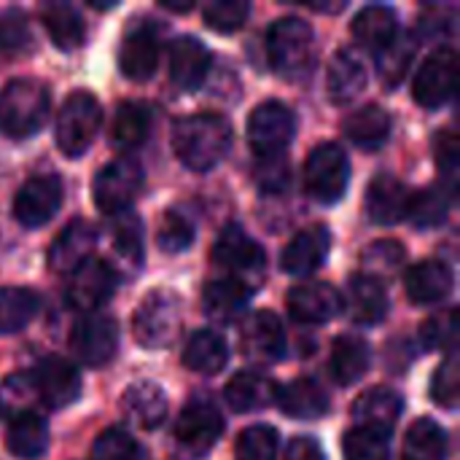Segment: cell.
<instances>
[{
  "instance_id": "cell-1",
  "label": "cell",
  "mask_w": 460,
  "mask_h": 460,
  "mask_svg": "<svg viewBox=\"0 0 460 460\" xmlns=\"http://www.w3.org/2000/svg\"><path fill=\"white\" fill-rule=\"evenodd\" d=\"M175 156L197 172H208L224 162L232 148L229 121L218 113H194L183 116L172 124L170 132Z\"/></svg>"
},
{
  "instance_id": "cell-2",
  "label": "cell",
  "mask_w": 460,
  "mask_h": 460,
  "mask_svg": "<svg viewBox=\"0 0 460 460\" xmlns=\"http://www.w3.org/2000/svg\"><path fill=\"white\" fill-rule=\"evenodd\" d=\"M51 111V94L38 78H13L0 89V132L24 140L43 129Z\"/></svg>"
},
{
  "instance_id": "cell-3",
  "label": "cell",
  "mask_w": 460,
  "mask_h": 460,
  "mask_svg": "<svg viewBox=\"0 0 460 460\" xmlns=\"http://www.w3.org/2000/svg\"><path fill=\"white\" fill-rule=\"evenodd\" d=\"M267 54L283 78L299 81L313 70L315 57V35L313 27L299 16H283L272 22L267 30Z\"/></svg>"
},
{
  "instance_id": "cell-4",
  "label": "cell",
  "mask_w": 460,
  "mask_h": 460,
  "mask_svg": "<svg viewBox=\"0 0 460 460\" xmlns=\"http://www.w3.org/2000/svg\"><path fill=\"white\" fill-rule=\"evenodd\" d=\"M135 340L146 350H164L181 332V299L172 291H151L132 315Z\"/></svg>"
},
{
  "instance_id": "cell-5",
  "label": "cell",
  "mask_w": 460,
  "mask_h": 460,
  "mask_svg": "<svg viewBox=\"0 0 460 460\" xmlns=\"http://www.w3.org/2000/svg\"><path fill=\"white\" fill-rule=\"evenodd\" d=\"M102 124V108L94 94L73 92L57 116V146L65 156H84Z\"/></svg>"
},
{
  "instance_id": "cell-6",
  "label": "cell",
  "mask_w": 460,
  "mask_h": 460,
  "mask_svg": "<svg viewBox=\"0 0 460 460\" xmlns=\"http://www.w3.org/2000/svg\"><path fill=\"white\" fill-rule=\"evenodd\" d=\"M350 183L348 154L334 143H321L310 151L305 162V186L307 194L321 205H334L342 199Z\"/></svg>"
},
{
  "instance_id": "cell-7",
  "label": "cell",
  "mask_w": 460,
  "mask_h": 460,
  "mask_svg": "<svg viewBox=\"0 0 460 460\" xmlns=\"http://www.w3.org/2000/svg\"><path fill=\"white\" fill-rule=\"evenodd\" d=\"M294 132H296V116L280 100L261 102L259 108H253L248 119V140L259 159L283 156V151L294 140Z\"/></svg>"
},
{
  "instance_id": "cell-8",
  "label": "cell",
  "mask_w": 460,
  "mask_h": 460,
  "mask_svg": "<svg viewBox=\"0 0 460 460\" xmlns=\"http://www.w3.org/2000/svg\"><path fill=\"white\" fill-rule=\"evenodd\" d=\"M213 264L226 272V278L248 286V280L264 272V251L240 226H226L213 245Z\"/></svg>"
},
{
  "instance_id": "cell-9",
  "label": "cell",
  "mask_w": 460,
  "mask_h": 460,
  "mask_svg": "<svg viewBox=\"0 0 460 460\" xmlns=\"http://www.w3.org/2000/svg\"><path fill=\"white\" fill-rule=\"evenodd\" d=\"M140 189H143V167L135 159H116L105 164L92 183L94 202L108 216L129 210Z\"/></svg>"
},
{
  "instance_id": "cell-10",
  "label": "cell",
  "mask_w": 460,
  "mask_h": 460,
  "mask_svg": "<svg viewBox=\"0 0 460 460\" xmlns=\"http://www.w3.org/2000/svg\"><path fill=\"white\" fill-rule=\"evenodd\" d=\"M456 84H458V54H456V49L445 46V49H437L434 54H429L426 62L420 65V70L415 75L412 97L423 108L434 111L453 100Z\"/></svg>"
},
{
  "instance_id": "cell-11",
  "label": "cell",
  "mask_w": 460,
  "mask_h": 460,
  "mask_svg": "<svg viewBox=\"0 0 460 460\" xmlns=\"http://www.w3.org/2000/svg\"><path fill=\"white\" fill-rule=\"evenodd\" d=\"M116 348H119V326L111 315L102 313L84 315L70 332V350L84 367L92 369L105 367L116 356Z\"/></svg>"
},
{
  "instance_id": "cell-12",
  "label": "cell",
  "mask_w": 460,
  "mask_h": 460,
  "mask_svg": "<svg viewBox=\"0 0 460 460\" xmlns=\"http://www.w3.org/2000/svg\"><path fill=\"white\" fill-rule=\"evenodd\" d=\"M224 434V418L210 402H191L175 423V445L189 458L208 456Z\"/></svg>"
},
{
  "instance_id": "cell-13",
  "label": "cell",
  "mask_w": 460,
  "mask_h": 460,
  "mask_svg": "<svg viewBox=\"0 0 460 460\" xmlns=\"http://www.w3.org/2000/svg\"><path fill=\"white\" fill-rule=\"evenodd\" d=\"M116 288V272L102 259H89L78 270L70 272L65 299L73 310L92 315L97 307H102Z\"/></svg>"
},
{
  "instance_id": "cell-14",
  "label": "cell",
  "mask_w": 460,
  "mask_h": 460,
  "mask_svg": "<svg viewBox=\"0 0 460 460\" xmlns=\"http://www.w3.org/2000/svg\"><path fill=\"white\" fill-rule=\"evenodd\" d=\"M59 205H62V181L57 175H35L16 191L13 218L27 229H38L57 216Z\"/></svg>"
},
{
  "instance_id": "cell-15",
  "label": "cell",
  "mask_w": 460,
  "mask_h": 460,
  "mask_svg": "<svg viewBox=\"0 0 460 460\" xmlns=\"http://www.w3.org/2000/svg\"><path fill=\"white\" fill-rule=\"evenodd\" d=\"M32 388L49 410H65L81 394V375L67 358L49 356L38 364L32 375Z\"/></svg>"
},
{
  "instance_id": "cell-16",
  "label": "cell",
  "mask_w": 460,
  "mask_h": 460,
  "mask_svg": "<svg viewBox=\"0 0 460 460\" xmlns=\"http://www.w3.org/2000/svg\"><path fill=\"white\" fill-rule=\"evenodd\" d=\"M288 313L296 323L323 326L342 313V296L329 283H299L288 291Z\"/></svg>"
},
{
  "instance_id": "cell-17",
  "label": "cell",
  "mask_w": 460,
  "mask_h": 460,
  "mask_svg": "<svg viewBox=\"0 0 460 460\" xmlns=\"http://www.w3.org/2000/svg\"><path fill=\"white\" fill-rule=\"evenodd\" d=\"M240 342H243V353L259 364H272L283 358L286 332H283L280 318L270 310H259L248 315L240 329Z\"/></svg>"
},
{
  "instance_id": "cell-18",
  "label": "cell",
  "mask_w": 460,
  "mask_h": 460,
  "mask_svg": "<svg viewBox=\"0 0 460 460\" xmlns=\"http://www.w3.org/2000/svg\"><path fill=\"white\" fill-rule=\"evenodd\" d=\"M402 410H404V399L396 391H391V388H372V391H364L353 402L350 415H353L356 429L391 437V429L399 423Z\"/></svg>"
},
{
  "instance_id": "cell-19",
  "label": "cell",
  "mask_w": 460,
  "mask_h": 460,
  "mask_svg": "<svg viewBox=\"0 0 460 460\" xmlns=\"http://www.w3.org/2000/svg\"><path fill=\"white\" fill-rule=\"evenodd\" d=\"M94 245H97V229L89 221L78 218V221L67 224L59 232V237L51 243V248H49V267L54 272H67L70 275L73 270H78L84 261L92 259Z\"/></svg>"
},
{
  "instance_id": "cell-20",
  "label": "cell",
  "mask_w": 460,
  "mask_h": 460,
  "mask_svg": "<svg viewBox=\"0 0 460 460\" xmlns=\"http://www.w3.org/2000/svg\"><path fill=\"white\" fill-rule=\"evenodd\" d=\"M332 248V234L326 226H310L302 229L286 248L280 256V267L283 272L294 275V278H305L313 275L329 256Z\"/></svg>"
},
{
  "instance_id": "cell-21",
  "label": "cell",
  "mask_w": 460,
  "mask_h": 460,
  "mask_svg": "<svg viewBox=\"0 0 460 460\" xmlns=\"http://www.w3.org/2000/svg\"><path fill=\"white\" fill-rule=\"evenodd\" d=\"M159 51L162 49L154 27L137 24L124 35V43L119 49V67L129 81H146L156 73Z\"/></svg>"
},
{
  "instance_id": "cell-22",
  "label": "cell",
  "mask_w": 460,
  "mask_h": 460,
  "mask_svg": "<svg viewBox=\"0 0 460 460\" xmlns=\"http://www.w3.org/2000/svg\"><path fill=\"white\" fill-rule=\"evenodd\" d=\"M210 73V51L194 35H181L170 46V78L178 89H197Z\"/></svg>"
},
{
  "instance_id": "cell-23",
  "label": "cell",
  "mask_w": 460,
  "mask_h": 460,
  "mask_svg": "<svg viewBox=\"0 0 460 460\" xmlns=\"http://www.w3.org/2000/svg\"><path fill=\"white\" fill-rule=\"evenodd\" d=\"M121 415L140 431H154L167 418V396L162 385L143 380L124 391L121 396Z\"/></svg>"
},
{
  "instance_id": "cell-24",
  "label": "cell",
  "mask_w": 460,
  "mask_h": 460,
  "mask_svg": "<svg viewBox=\"0 0 460 460\" xmlns=\"http://www.w3.org/2000/svg\"><path fill=\"white\" fill-rule=\"evenodd\" d=\"M410 189L396 178V175H377L369 189H367V216L375 224L394 226L407 218V205H410Z\"/></svg>"
},
{
  "instance_id": "cell-25",
  "label": "cell",
  "mask_w": 460,
  "mask_h": 460,
  "mask_svg": "<svg viewBox=\"0 0 460 460\" xmlns=\"http://www.w3.org/2000/svg\"><path fill=\"white\" fill-rule=\"evenodd\" d=\"M202 305L205 313L213 323L218 326H234L245 318L248 305H251V288L232 280V278H221L205 286L202 294Z\"/></svg>"
},
{
  "instance_id": "cell-26",
  "label": "cell",
  "mask_w": 460,
  "mask_h": 460,
  "mask_svg": "<svg viewBox=\"0 0 460 460\" xmlns=\"http://www.w3.org/2000/svg\"><path fill=\"white\" fill-rule=\"evenodd\" d=\"M342 307L348 310L353 323L377 326L388 315V294H385L383 283H377L367 275H356L348 283V294L342 299Z\"/></svg>"
},
{
  "instance_id": "cell-27",
  "label": "cell",
  "mask_w": 460,
  "mask_h": 460,
  "mask_svg": "<svg viewBox=\"0 0 460 460\" xmlns=\"http://www.w3.org/2000/svg\"><path fill=\"white\" fill-rule=\"evenodd\" d=\"M404 286H407V296L415 305H437L445 302L453 291V270L439 259H429L407 272Z\"/></svg>"
},
{
  "instance_id": "cell-28",
  "label": "cell",
  "mask_w": 460,
  "mask_h": 460,
  "mask_svg": "<svg viewBox=\"0 0 460 460\" xmlns=\"http://www.w3.org/2000/svg\"><path fill=\"white\" fill-rule=\"evenodd\" d=\"M224 399L229 410L245 415V412H259L267 410L272 402H278V385L256 372H240L226 383Z\"/></svg>"
},
{
  "instance_id": "cell-29",
  "label": "cell",
  "mask_w": 460,
  "mask_h": 460,
  "mask_svg": "<svg viewBox=\"0 0 460 460\" xmlns=\"http://www.w3.org/2000/svg\"><path fill=\"white\" fill-rule=\"evenodd\" d=\"M278 404L283 415L294 420H318L329 412V394L326 388H321V383L299 377L288 383L283 391H278Z\"/></svg>"
},
{
  "instance_id": "cell-30",
  "label": "cell",
  "mask_w": 460,
  "mask_h": 460,
  "mask_svg": "<svg viewBox=\"0 0 460 460\" xmlns=\"http://www.w3.org/2000/svg\"><path fill=\"white\" fill-rule=\"evenodd\" d=\"M326 86H329V100L334 105L353 102L367 89V67H364V62L348 49L337 51L332 57V65H329Z\"/></svg>"
},
{
  "instance_id": "cell-31",
  "label": "cell",
  "mask_w": 460,
  "mask_h": 460,
  "mask_svg": "<svg viewBox=\"0 0 460 460\" xmlns=\"http://www.w3.org/2000/svg\"><path fill=\"white\" fill-rule=\"evenodd\" d=\"M350 30L364 49L380 54L399 35V16L388 5H367L356 13Z\"/></svg>"
},
{
  "instance_id": "cell-32",
  "label": "cell",
  "mask_w": 460,
  "mask_h": 460,
  "mask_svg": "<svg viewBox=\"0 0 460 460\" xmlns=\"http://www.w3.org/2000/svg\"><path fill=\"white\" fill-rule=\"evenodd\" d=\"M5 447L13 458L38 460L49 447V429L46 420L35 412H19L8 423L5 431Z\"/></svg>"
},
{
  "instance_id": "cell-33",
  "label": "cell",
  "mask_w": 460,
  "mask_h": 460,
  "mask_svg": "<svg viewBox=\"0 0 460 460\" xmlns=\"http://www.w3.org/2000/svg\"><path fill=\"white\" fill-rule=\"evenodd\" d=\"M40 22L49 32V38L54 40V46L62 51L78 49L86 38L84 16L70 3H46L40 8Z\"/></svg>"
},
{
  "instance_id": "cell-34",
  "label": "cell",
  "mask_w": 460,
  "mask_h": 460,
  "mask_svg": "<svg viewBox=\"0 0 460 460\" xmlns=\"http://www.w3.org/2000/svg\"><path fill=\"white\" fill-rule=\"evenodd\" d=\"M372 364V353L369 345L358 337H337L332 345V356H329V369L334 383L340 385H353L358 383Z\"/></svg>"
},
{
  "instance_id": "cell-35",
  "label": "cell",
  "mask_w": 460,
  "mask_h": 460,
  "mask_svg": "<svg viewBox=\"0 0 460 460\" xmlns=\"http://www.w3.org/2000/svg\"><path fill=\"white\" fill-rule=\"evenodd\" d=\"M151 124H154L151 108L146 102L127 100L116 108V116L111 124V143L116 148H124V151L137 148L151 135Z\"/></svg>"
},
{
  "instance_id": "cell-36",
  "label": "cell",
  "mask_w": 460,
  "mask_h": 460,
  "mask_svg": "<svg viewBox=\"0 0 460 460\" xmlns=\"http://www.w3.org/2000/svg\"><path fill=\"white\" fill-rule=\"evenodd\" d=\"M345 135L353 146L375 151L391 135V116L380 105H361L345 119Z\"/></svg>"
},
{
  "instance_id": "cell-37",
  "label": "cell",
  "mask_w": 460,
  "mask_h": 460,
  "mask_svg": "<svg viewBox=\"0 0 460 460\" xmlns=\"http://www.w3.org/2000/svg\"><path fill=\"white\" fill-rule=\"evenodd\" d=\"M229 361V345L216 332H194L183 348V364L197 375H218Z\"/></svg>"
},
{
  "instance_id": "cell-38",
  "label": "cell",
  "mask_w": 460,
  "mask_h": 460,
  "mask_svg": "<svg viewBox=\"0 0 460 460\" xmlns=\"http://www.w3.org/2000/svg\"><path fill=\"white\" fill-rule=\"evenodd\" d=\"M450 445L439 423L420 418L410 426L402 447V460H447Z\"/></svg>"
},
{
  "instance_id": "cell-39",
  "label": "cell",
  "mask_w": 460,
  "mask_h": 460,
  "mask_svg": "<svg viewBox=\"0 0 460 460\" xmlns=\"http://www.w3.org/2000/svg\"><path fill=\"white\" fill-rule=\"evenodd\" d=\"M447 213H450V194L442 186H429L418 194H410L407 218L412 221V226L434 229V226L445 224Z\"/></svg>"
},
{
  "instance_id": "cell-40",
  "label": "cell",
  "mask_w": 460,
  "mask_h": 460,
  "mask_svg": "<svg viewBox=\"0 0 460 460\" xmlns=\"http://www.w3.org/2000/svg\"><path fill=\"white\" fill-rule=\"evenodd\" d=\"M108 232H111V245L124 261L129 264L143 261V221L132 210L113 213Z\"/></svg>"
},
{
  "instance_id": "cell-41",
  "label": "cell",
  "mask_w": 460,
  "mask_h": 460,
  "mask_svg": "<svg viewBox=\"0 0 460 460\" xmlns=\"http://www.w3.org/2000/svg\"><path fill=\"white\" fill-rule=\"evenodd\" d=\"M38 313V296L30 288H0V334L22 332Z\"/></svg>"
},
{
  "instance_id": "cell-42",
  "label": "cell",
  "mask_w": 460,
  "mask_h": 460,
  "mask_svg": "<svg viewBox=\"0 0 460 460\" xmlns=\"http://www.w3.org/2000/svg\"><path fill=\"white\" fill-rule=\"evenodd\" d=\"M407 253L399 243L394 240H383V243H372L369 248H364L361 253V267H364V275L372 278V280H383V278H391L402 270Z\"/></svg>"
},
{
  "instance_id": "cell-43",
  "label": "cell",
  "mask_w": 460,
  "mask_h": 460,
  "mask_svg": "<svg viewBox=\"0 0 460 460\" xmlns=\"http://www.w3.org/2000/svg\"><path fill=\"white\" fill-rule=\"evenodd\" d=\"M342 453H345V460H388L391 458V437L364 431V429H350L342 439Z\"/></svg>"
},
{
  "instance_id": "cell-44",
  "label": "cell",
  "mask_w": 460,
  "mask_h": 460,
  "mask_svg": "<svg viewBox=\"0 0 460 460\" xmlns=\"http://www.w3.org/2000/svg\"><path fill=\"white\" fill-rule=\"evenodd\" d=\"M275 458H278V431L272 426H251L240 434L234 445V460Z\"/></svg>"
},
{
  "instance_id": "cell-45",
  "label": "cell",
  "mask_w": 460,
  "mask_h": 460,
  "mask_svg": "<svg viewBox=\"0 0 460 460\" xmlns=\"http://www.w3.org/2000/svg\"><path fill=\"white\" fill-rule=\"evenodd\" d=\"M415 59V43L412 38H404V35H396L380 54H377V62H380V75L388 86L399 84L407 73V67L412 65Z\"/></svg>"
},
{
  "instance_id": "cell-46",
  "label": "cell",
  "mask_w": 460,
  "mask_h": 460,
  "mask_svg": "<svg viewBox=\"0 0 460 460\" xmlns=\"http://www.w3.org/2000/svg\"><path fill=\"white\" fill-rule=\"evenodd\" d=\"M156 243L167 253H181L194 243V224L186 213L181 210H167L159 221Z\"/></svg>"
},
{
  "instance_id": "cell-47",
  "label": "cell",
  "mask_w": 460,
  "mask_h": 460,
  "mask_svg": "<svg viewBox=\"0 0 460 460\" xmlns=\"http://www.w3.org/2000/svg\"><path fill=\"white\" fill-rule=\"evenodd\" d=\"M205 22L210 30L216 32H237L240 27H245L248 16H251V5L245 0H216L208 3L202 8Z\"/></svg>"
},
{
  "instance_id": "cell-48",
  "label": "cell",
  "mask_w": 460,
  "mask_h": 460,
  "mask_svg": "<svg viewBox=\"0 0 460 460\" xmlns=\"http://www.w3.org/2000/svg\"><path fill=\"white\" fill-rule=\"evenodd\" d=\"M92 460H143V450L127 431L108 429L94 439Z\"/></svg>"
},
{
  "instance_id": "cell-49",
  "label": "cell",
  "mask_w": 460,
  "mask_h": 460,
  "mask_svg": "<svg viewBox=\"0 0 460 460\" xmlns=\"http://www.w3.org/2000/svg\"><path fill=\"white\" fill-rule=\"evenodd\" d=\"M458 388H460V367L456 348L447 350V358L442 361V367L437 369L434 380H431V399L445 407V410H456L458 407Z\"/></svg>"
},
{
  "instance_id": "cell-50",
  "label": "cell",
  "mask_w": 460,
  "mask_h": 460,
  "mask_svg": "<svg viewBox=\"0 0 460 460\" xmlns=\"http://www.w3.org/2000/svg\"><path fill=\"white\" fill-rule=\"evenodd\" d=\"M32 43V32L27 16L22 11H8L0 16V51L3 54H24Z\"/></svg>"
},
{
  "instance_id": "cell-51",
  "label": "cell",
  "mask_w": 460,
  "mask_h": 460,
  "mask_svg": "<svg viewBox=\"0 0 460 460\" xmlns=\"http://www.w3.org/2000/svg\"><path fill=\"white\" fill-rule=\"evenodd\" d=\"M256 181L261 186V191L267 194H280L291 186V164L286 156H270V159H259L256 167Z\"/></svg>"
},
{
  "instance_id": "cell-52",
  "label": "cell",
  "mask_w": 460,
  "mask_h": 460,
  "mask_svg": "<svg viewBox=\"0 0 460 460\" xmlns=\"http://www.w3.org/2000/svg\"><path fill=\"white\" fill-rule=\"evenodd\" d=\"M420 340L426 345V350H439L447 348L453 350V340H456V310H445L442 315H434L426 321Z\"/></svg>"
},
{
  "instance_id": "cell-53",
  "label": "cell",
  "mask_w": 460,
  "mask_h": 460,
  "mask_svg": "<svg viewBox=\"0 0 460 460\" xmlns=\"http://www.w3.org/2000/svg\"><path fill=\"white\" fill-rule=\"evenodd\" d=\"M458 135H456L453 127H447L437 140V162H439V167L445 170V175L450 181L458 175Z\"/></svg>"
},
{
  "instance_id": "cell-54",
  "label": "cell",
  "mask_w": 460,
  "mask_h": 460,
  "mask_svg": "<svg viewBox=\"0 0 460 460\" xmlns=\"http://www.w3.org/2000/svg\"><path fill=\"white\" fill-rule=\"evenodd\" d=\"M283 460H326V456H323V447H321L315 439H310V437H296V439L288 442L286 458Z\"/></svg>"
},
{
  "instance_id": "cell-55",
  "label": "cell",
  "mask_w": 460,
  "mask_h": 460,
  "mask_svg": "<svg viewBox=\"0 0 460 460\" xmlns=\"http://www.w3.org/2000/svg\"><path fill=\"white\" fill-rule=\"evenodd\" d=\"M307 5L318 13H340L345 8V3H307Z\"/></svg>"
},
{
  "instance_id": "cell-56",
  "label": "cell",
  "mask_w": 460,
  "mask_h": 460,
  "mask_svg": "<svg viewBox=\"0 0 460 460\" xmlns=\"http://www.w3.org/2000/svg\"><path fill=\"white\" fill-rule=\"evenodd\" d=\"M162 8H164V11H172V13H186V11H191L194 5H191V3H170V0H162Z\"/></svg>"
}]
</instances>
